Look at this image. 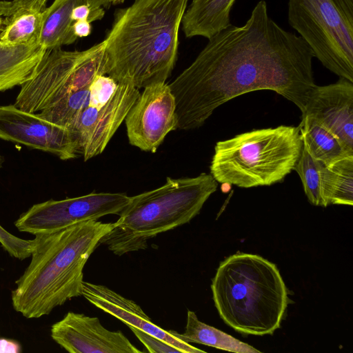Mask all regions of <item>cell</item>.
I'll return each mask as SVG.
<instances>
[{
  "mask_svg": "<svg viewBox=\"0 0 353 353\" xmlns=\"http://www.w3.org/2000/svg\"><path fill=\"white\" fill-rule=\"evenodd\" d=\"M313 54L295 33L281 27L259 1L241 26L210 39L194 61L168 84L175 99L177 129L202 126L213 112L245 93L272 90L303 113L316 85Z\"/></svg>",
  "mask_w": 353,
  "mask_h": 353,
  "instance_id": "obj_1",
  "label": "cell"
},
{
  "mask_svg": "<svg viewBox=\"0 0 353 353\" xmlns=\"http://www.w3.org/2000/svg\"><path fill=\"white\" fill-rule=\"evenodd\" d=\"M189 0H135L117 10L104 41L105 75L139 90L165 83L174 67Z\"/></svg>",
  "mask_w": 353,
  "mask_h": 353,
  "instance_id": "obj_2",
  "label": "cell"
},
{
  "mask_svg": "<svg viewBox=\"0 0 353 353\" xmlns=\"http://www.w3.org/2000/svg\"><path fill=\"white\" fill-rule=\"evenodd\" d=\"M114 225L90 220L34 235L31 260L11 292L14 310L27 319H38L82 296L83 268Z\"/></svg>",
  "mask_w": 353,
  "mask_h": 353,
  "instance_id": "obj_3",
  "label": "cell"
},
{
  "mask_svg": "<svg viewBox=\"0 0 353 353\" xmlns=\"http://www.w3.org/2000/svg\"><path fill=\"white\" fill-rule=\"evenodd\" d=\"M214 305L225 324L238 332L272 334L288 304L276 265L253 254L236 253L221 262L212 281Z\"/></svg>",
  "mask_w": 353,
  "mask_h": 353,
  "instance_id": "obj_4",
  "label": "cell"
},
{
  "mask_svg": "<svg viewBox=\"0 0 353 353\" xmlns=\"http://www.w3.org/2000/svg\"><path fill=\"white\" fill-rule=\"evenodd\" d=\"M217 188L211 174L167 177L162 186L130 196L114 228L101 243L116 254L143 249L148 239L190 222Z\"/></svg>",
  "mask_w": 353,
  "mask_h": 353,
  "instance_id": "obj_5",
  "label": "cell"
},
{
  "mask_svg": "<svg viewBox=\"0 0 353 353\" xmlns=\"http://www.w3.org/2000/svg\"><path fill=\"white\" fill-rule=\"evenodd\" d=\"M302 148L299 125L253 130L216 143L210 174L243 188L272 185L294 170Z\"/></svg>",
  "mask_w": 353,
  "mask_h": 353,
  "instance_id": "obj_6",
  "label": "cell"
},
{
  "mask_svg": "<svg viewBox=\"0 0 353 353\" xmlns=\"http://www.w3.org/2000/svg\"><path fill=\"white\" fill-rule=\"evenodd\" d=\"M288 20L314 57L353 82V0H288Z\"/></svg>",
  "mask_w": 353,
  "mask_h": 353,
  "instance_id": "obj_7",
  "label": "cell"
},
{
  "mask_svg": "<svg viewBox=\"0 0 353 353\" xmlns=\"http://www.w3.org/2000/svg\"><path fill=\"white\" fill-rule=\"evenodd\" d=\"M104 41L83 50L47 49L31 78L21 85L14 105L36 113L105 74Z\"/></svg>",
  "mask_w": 353,
  "mask_h": 353,
  "instance_id": "obj_8",
  "label": "cell"
},
{
  "mask_svg": "<svg viewBox=\"0 0 353 353\" xmlns=\"http://www.w3.org/2000/svg\"><path fill=\"white\" fill-rule=\"evenodd\" d=\"M125 193L95 192L33 205L15 221L20 232L33 235L59 230L108 214H119L128 204Z\"/></svg>",
  "mask_w": 353,
  "mask_h": 353,
  "instance_id": "obj_9",
  "label": "cell"
},
{
  "mask_svg": "<svg viewBox=\"0 0 353 353\" xmlns=\"http://www.w3.org/2000/svg\"><path fill=\"white\" fill-rule=\"evenodd\" d=\"M143 89L125 118L127 135L132 145L154 153L166 135L177 129L176 103L165 83Z\"/></svg>",
  "mask_w": 353,
  "mask_h": 353,
  "instance_id": "obj_10",
  "label": "cell"
},
{
  "mask_svg": "<svg viewBox=\"0 0 353 353\" xmlns=\"http://www.w3.org/2000/svg\"><path fill=\"white\" fill-rule=\"evenodd\" d=\"M0 139L52 153L62 160L76 158L79 153L68 129L14 104L0 106Z\"/></svg>",
  "mask_w": 353,
  "mask_h": 353,
  "instance_id": "obj_11",
  "label": "cell"
},
{
  "mask_svg": "<svg viewBox=\"0 0 353 353\" xmlns=\"http://www.w3.org/2000/svg\"><path fill=\"white\" fill-rule=\"evenodd\" d=\"M52 339L70 353H140L121 331L105 328L97 317L68 312L51 326Z\"/></svg>",
  "mask_w": 353,
  "mask_h": 353,
  "instance_id": "obj_12",
  "label": "cell"
},
{
  "mask_svg": "<svg viewBox=\"0 0 353 353\" xmlns=\"http://www.w3.org/2000/svg\"><path fill=\"white\" fill-rule=\"evenodd\" d=\"M302 116H308L332 132L353 154V82L340 77L310 90Z\"/></svg>",
  "mask_w": 353,
  "mask_h": 353,
  "instance_id": "obj_13",
  "label": "cell"
},
{
  "mask_svg": "<svg viewBox=\"0 0 353 353\" xmlns=\"http://www.w3.org/2000/svg\"><path fill=\"white\" fill-rule=\"evenodd\" d=\"M82 296L92 305L117 318L128 326L154 336L179 349L182 353L205 352L177 337L174 330H165L154 324L138 304L108 287L83 281Z\"/></svg>",
  "mask_w": 353,
  "mask_h": 353,
  "instance_id": "obj_14",
  "label": "cell"
},
{
  "mask_svg": "<svg viewBox=\"0 0 353 353\" xmlns=\"http://www.w3.org/2000/svg\"><path fill=\"white\" fill-rule=\"evenodd\" d=\"M139 94V90L132 84L118 83L110 99L99 110L95 123L81 148L80 153L85 161L103 152Z\"/></svg>",
  "mask_w": 353,
  "mask_h": 353,
  "instance_id": "obj_15",
  "label": "cell"
},
{
  "mask_svg": "<svg viewBox=\"0 0 353 353\" xmlns=\"http://www.w3.org/2000/svg\"><path fill=\"white\" fill-rule=\"evenodd\" d=\"M48 0L0 1V40L10 45L38 43Z\"/></svg>",
  "mask_w": 353,
  "mask_h": 353,
  "instance_id": "obj_16",
  "label": "cell"
},
{
  "mask_svg": "<svg viewBox=\"0 0 353 353\" xmlns=\"http://www.w3.org/2000/svg\"><path fill=\"white\" fill-rule=\"evenodd\" d=\"M236 0H192L183 14L182 30L187 38L208 39L232 23L230 12Z\"/></svg>",
  "mask_w": 353,
  "mask_h": 353,
  "instance_id": "obj_17",
  "label": "cell"
},
{
  "mask_svg": "<svg viewBox=\"0 0 353 353\" xmlns=\"http://www.w3.org/2000/svg\"><path fill=\"white\" fill-rule=\"evenodd\" d=\"M46 50L39 43L10 45L0 40V92L29 80Z\"/></svg>",
  "mask_w": 353,
  "mask_h": 353,
  "instance_id": "obj_18",
  "label": "cell"
},
{
  "mask_svg": "<svg viewBox=\"0 0 353 353\" xmlns=\"http://www.w3.org/2000/svg\"><path fill=\"white\" fill-rule=\"evenodd\" d=\"M84 3L83 0H54L47 7L38 43L46 49L70 45L78 39L73 31V9Z\"/></svg>",
  "mask_w": 353,
  "mask_h": 353,
  "instance_id": "obj_19",
  "label": "cell"
},
{
  "mask_svg": "<svg viewBox=\"0 0 353 353\" xmlns=\"http://www.w3.org/2000/svg\"><path fill=\"white\" fill-rule=\"evenodd\" d=\"M320 180L324 207L330 204L353 205V155L323 164Z\"/></svg>",
  "mask_w": 353,
  "mask_h": 353,
  "instance_id": "obj_20",
  "label": "cell"
},
{
  "mask_svg": "<svg viewBox=\"0 0 353 353\" xmlns=\"http://www.w3.org/2000/svg\"><path fill=\"white\" fill-rule=\"evenodd\" d=\"M303 146L314 159L327 165L340 158L353 155L328 130L308 116L299 125Z\"/></svg>",
  "mask_w": 353,
  "mask_h": 353,
  "instance_id": "obj_21",
  "label": "cell"
},
{
  "mask_svg": "<svg viewBox=\"0 0 353 353\" xmlns=\"http://www.w3.org/2000/svg\"><path fill=\"white\" fill-rule=\"evenodd\" d=\"M174 332L177 337L188 343H196L236 353L261 352L253 346L201 322L195 312L190 310L188 311L185 332L183 334Z\"/></svg>",
  "mask_w": 353,
  "mask_h": 353,
  "instance_id": "obj_22",
  "label": "cell"
},
{
  "mask_svg": "<svg viewBox=\"0 0 353 353\" xmlns=\"http://www.w3.org/2000/svg\"><path fill=\"white\" fill-rule=\"evenodd\" d=\"M89 86L68 94L38 114L54 124L69 130L80 112L89 106Z\"/></svg>",
  "mask_w": 353,
  "mask_h": 353,
  "instance_id": "obj_23",
  "label": "cell"
},
{
  "mask_svg": "<svg viewBox=\"0 0 353 353\" xmlns=\"http://www.w3.org/2000/svg\"><path fill=\"white\" fill-rule=\"evenodd\" d=\"M323 163L314 158L303 146L294 170L299 175L305 194L309 202L324 207L321 191L320 171Z\"/></svg>",
  "mask_w": 353,
  "mask_h": 353,
  "instance_id": "obj_24",
  "label": "cell"
},
{
  "mask_svg": "<svg viewBox=\"0 0 353 353\" xmlns=\"http://www.w3.org/2000/svg\"><path fill=\"white\" fill-rule=\"evenodd\" d=\"M118 85L114 79L110 76L100 74L97 76L89 86V106L101 108L112 97Z\"/></svg>",
  "mask_w": 353,
  "mask_h": 353,
  "instance_id": "obj_25",
  "label": "cell"
},
{
  "mask_svg": "<svg viewBox=\"0 0 353 353\" xmlns=\"http://www.w3.org/2000/svg\"><path fill=\"white\" fill-rule=\"evenodd\" d=\"M0 244L7 253L14 259L22 261L30 257L32 239L26 240L17 237L8 232L1 225Z\"/></svg>",
  "mask_w": 353,
  "mask_h": 353,
  "instance_id": "obj_26",
  "label": "cell"
},
{
  "mask_svg": "<svg viewBox=\"0 0 353 353\" xmlns=\"http://www.w3.org/2000/svg\"><path fill=\"white\" fill-rule=\"evenodd\" d=\"M137 339L145 345L151 353H175L181 351L167 342L143 332L136 327L128 326Z\"/></svg>",
  "mask_w": 353,
  "mask_h": 353,
  "instance_id": "obj_27",
  "label": "cell"
},
{
  "mask_svg": "<svg viewBox=\"0 0 353 353\" xmlns=\"http://www.w3.org/2000/svg\"><path fill=\"white\" fill-rule=\"evenodd\" d=\"M124 0H83L84 3L88 5L91 10L90 22L101 19L105 11L103 8H108L111 4H117L123 2Z\"/></svg>",
  "mask_w": 353,
  "mask_h": 353,
  "instance_id": "obj_28",
  "label": "cell"
},
{
  "mask_svg": "<svg viewBox=\"0 0 353 353\" xmlns=\"http://www.w3.org/2000/svg\"><path fill=\"white\" fill-rule=\"evenodd\" d=\"M72 28L77 38L88 37L92 30L91 23L86 20L74 21Z\"/></svg>",
  "mask_w": 353,
  "mask_h": 353,
  "instance_id": "obj_29",
  "label": "cell"
},
{
  "mask_svg": "<svg viewBox=\"0 0 353 353\" xmlns=\"http://www.w3.org/2000/svg\"><path fill=\"white\" fill-rule=\"evenodd\" d=\"M90 14L91 10L89 6L85 3H82L73 9L72 19L74 21L86 20L90 22Z\"/></svg>",
  "mask_w": 353,
  "mask_h": 353,
  "instance_id": "obj_30",
  "label": "cell"
},
{
  "mask_svg": "<svg viewBox=\"0 0 353 353\" xmlns=\"http://www.w3.org/2000/svg\"><path fill=\"white\" fill-rule=\"evenodd\" d=\"M20 345L12 340L0 339V352H18Z\"/></svg>",
  "mask_w": 353,
  "mask_h": 353,
  "instance_id": "obj_31",
  "label": "cell"
},
{
  "mask_svg": "<svg viewBox=\"0 0 353 353\" xmlns=\"http://www.w3.org/2000/svg\"><path fill=\"white\" fill-rule=\"evenodd\" d=\"M1 21H2V19H1V18L0 17V31H1Z\"/></svg>",
  "mask_w": 353,
  "mask_h": 353,
  "instance_id": "obj_32",
  "label": "cell"
},
{
  "mask_svg": "<svg viewBox=\"0 0 353 353\" xmlns=\"http://www.w3.org/2000/svg\"><path fill=\"white\" fill-rule=\"evenodd\" d=\"M0 165H1V161H0Z\"/></svg>",
  "mask_w": 353,
  "mask_h": 353,
  "instance_id": "obj_33",
  "label": "cell"
}]
</instances>
